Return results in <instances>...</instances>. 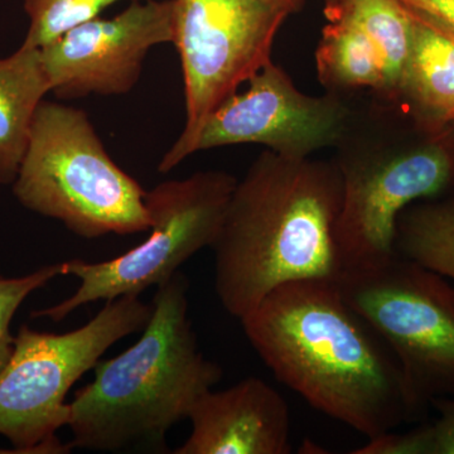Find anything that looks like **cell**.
<instances>
[{"label": "cell", "instance_id": "obj_21", "mask_svg": "<svg viewBox=\"0 0 454 454\" xmlns=\"http://www.w3.org/2000/svg\"><path fill=\"white\" fill-rule=\"evenodd\" d=\"M413 16L454 35V0H399Z\"/></svg>", "mask_w": 454, "mask_h": 454}, {"label": "cell", "instance_id": "obj_18", "mask_svg": "<svg viewBox=\"0 0 454 454\" xmlns=\"http://www.w3.org/2000/svg\"><path fill=\"white\" fill-rule=\"evenodd\" d=\"M121 0H23L29 27L22 44L42 49ZM145 2V0H130Z\"/></svg>", "mask_w": 454, "mask_h": 454}, {"label": "cell", "instance_id": "obj_3", "mask_svg": "<svg viewBox=\"0 0 454 454\" xmlns=\"http://www.w3.org/2000/svg\"><path fill=\"white\" fill-rule=\"evenodd\" d=\"M188 286L179 271L160 284L138 342L98 361L94 380L76 391L68 403L73 450L166 452L168 430L221 380L188 318Z\"/></svg>", "mask_w": 454, "mask_h": 454}, {"label": "cell", "instance_id": "obj_20", "mask_svg": "<svg viewBox=\"0 0 454 454\" xmlns=\"http://www.w3.org/2000/svg\"><path fill=\"white\" fill-rule=\"evenodd\" d=\"M59 276H65L64 262L46 265L25 277L0 276V372L13 354L14 336L11 333V322L20 304L31 293Z\"/></svg>", "mask_w": 454, "mask_h": 454}, {"label": "cell", "instance_id": "obj_12", "mask_svg": "<svg viewBox=\"0 0 454 454\" xmlns=\"http://www.w3.org/2000/svg\"><path fill=\"white\" fill-rule=\"evenodd\" d=\"M188 419L192 432L175 454H288L291 418L284 397L250 376L229 389L208 390Z\"/></svg>", "mask_w": 454, "mask_h": 454}, {"label": "cell", "instance_id": "obj_14", "mask_svg": "<svg viewBox=\"0 0 454 454\" xmlns=\"http://www.w3.org/2000/svg\"><path fill=\"white\" fill-rule=\"evenodd\" d=\"M51 92L41 49L0 59V184H12L28 148L35 113Z\"/></svg>", "mask_w": 454, "mask_h": 454}, {"label": "cell", "instance_id": "obj_1", "mask_svg": "<svg viewBox=\"0 0 454 454\" xmlns=\"http://www.w3.org/2000/svg\"><path fill=\"white\" fill-rule=\"evenodd\" d=\"M240 321L278 380L367 441L428 414L394 352L336 280L284 284Z\"/></svg>", "mask_w": 454, "mask_h": 454}, {"label": "cell", "instance_id": "obj_2", "mask_svg": "<svg viewBox=\"0 0 454 454\" xmlns=\"http://www.w3.org/2000/svg\"><path fill=\"white\" fill-rule=\"evenodd\" d=\"M340 203L333 160L262 152L236 184L211 247L223 309L241 319L284 284L336 280Z\"/></svg>", "mask_w": 454, "mask_h": 454}, {"label": "cell", "instance_id": "obj_5", "mask_svg": "<svg viewBox=\"0 0 454 454\" xmlns=\"http://www.w3.org/2000/svg\"><path fill=\"white\" fill-rule=\"evenodd\" d=\"M12 186L20 205L82 239L151 230L145 191L114 162L77 107L42 101Z\"/></svg>", "mask_w": 454, "mask_h": 454}, {"label": "cell", "instance_id": "obj_17", "mask_svg": "<svg viewBox=\"0 0 454 454\" xmlns=\"http://www.w3.org/2000/svg\"><path fill=\"white\" fill-rule=\"evenodd\" d=\"M395 252L454 280V201L408 206L397 219Z\"/></svg>", "mask_w": 454, "mask_h": 454}, {"label": "cell", "instance_id": "obj_15", "mask_svg": "<svg viewBox=\"0 0 454 454\" xmlns=\"http://www.w3.org/2000/svg\"><path fill=\"white\" fill-rule=\"evenodd\" d=\"M328 20L357 27L373 44L384 66V100L397 103L411 44V14L399 0H333L325 5Z\"/></svg>", "mask_w": 454, "mask_h": 454}, {"label": "cell", "instance_id": "obj_16", "mask_svg": "<svg viewBox=\"0 0 454 454\" xmlns=\"http://www.w3.org/2000/svg\"><path fill=\"white\" fill-rule=\"evenodd\" d=\"M317 74L327 92L343 95L370 89L382 98L387 90L384 66L369 38L346 20H330L316 51Z\"/></svg>", "mask_w": 454, "mask_h": 454}, {"label": "cell", "instance_id": "obj_11", "mask_svg": "<svg viewBox=\"0 0 454 454\" xmlns=\"http://www.w3.org/2000/svg\"><path fill=\"white\" fill-rule=\"evenodd\" d=\"M173 37L175 0L133 2L110 20H88L42 47L51 92L59 100L129 94L149 51Z\"/></svg>", "mask_w": 454, "mask_h": 454}, {"label": "cell", "instance_id": "obj_7", "mask_svg": "<svg viewBox=\"0 0 454 454\" xmlns=\"http://www.w3.org/2000/svg\"><path fill=\"white\" fill-rule=\"evenodd\" d=\"M303 0H175V37L184 73L186 124L158 164L170 172L190 155L217 107L271 61L286 18Z\"/></svg>", "mask_w": 454, "mask_h": 454}, {"label": "cell", "instance_id": "obj_19", "mask_svg": "<svg viewBox=\"0 0 454 454\" xmlns=\"http://www.w3.org/2000/svg\"><path fill=\"white\" fill-rule=\"evenodd\" d=\"M430 406L438 411L434 423L396 434L390 432L369 439L358 454H454V399L437 397Z\"/></svg>", "mask_w": 454, "mask_h": 454}, {"label": "cell", "instance_id": "obj_22", "mask_svg": "<svg viewBox=\"0 0 454 454\" xmlns=\"http://www.w3.org/2000/svg\"><path fill=\"white\" fill-rule=\"evenodd\" d=\"M331 2H333V0H325V4H327V3H331Z\"/></svg>", "mask_w": 454, "mask_h": 454}, {"label": "cell", "instance_id": "obj_6", "mask_svg": "<svg viewBox=\"0 0 454 454\" xmlns=\"http://www.w3.org/2000/svg\"><path fill=\"white\" fill-rule=\"evenodd\" d=\"M153 307L139 295L106 301L89 324L56 334L20 327L13 354L0 372V434L17 453L66 454L57 430L67 426L66 403L74 382L97 366L114 343L145 330Z\"/></svg>", "mask_w": 454, "mask_h": 454}, {"label": "cell", "instance_id": "obj_13", "mask_svg": "<svg viewBox=\"0 0 454 454\" xmlns=\"http://www.w3.org/2000/svg\"><path fill=\"white\" fill-rule=\"evenodd\" d=\"M411 20V52L397 103L423 127L446 130L454 125V35L413 14Z\"/></svg>", "mask_w": 454, "mask_h": 454}, {"label": "cell", "instance_id": "obj_10", "mask_svg": "<svg viewBox=\"0 0 454 454\" xmlns=\"http://www.w3.org/2000/svg\"><path fill=\"white\" fill-rule=\"evenodd\" d=\"M247 82V91L227 98L205 122L195 153L219 146L260 145L283 157L309 158L339 145L356 113L343 95L303 94L273 61Z\"/></svg>", "mask_w": 454, "mask_h": 454}, {"label": "cell", "instance_id": "obj_9", "mask_svg": "<svg viewBox=\"0 0 454 454\" xmlns=\"http://www.w3.org/2000/svg\"><path fill=\"white\" fill-rule=\"evenodd\" d=\"M340 294L387 342L424 405L454 396V286L395 253L348 268Z\"/></svg>", "mask_w": 454, "mask_h": 454}, {"label": "cell", "instance_id": "obj_4", "mask_svg": "<svg viewBox=\"0 0 454 454\" xmlns=\"http://www.w3.org/2000/svg\"><path fill=\"white\" fill-rule=\"evenodd\" d=\"M404 107L378 98L356 109L333 163L342 182L336 243L342 270L395 254L399 215L418 200L434 199L454 184V149L446 130L408 139ZM342 273V271H340Z\"/></svg>", "mask_w": 454, "mask_h": 454}, {"label": "cell", "instance_id": "obj_8", "mask_svg": "<svg viewBox=\"0 0 454 454\" xmlns=\"http://www.w3.org/2000/svg\"><path fill=\"white\" fill-rule=\"evenodd\" d=\"M236 184L225 170H202L157 184L145 195L149 238L106 262H65V276L77 278L79 288L61 303L33 312V318L61 322L85 304L140 295L167 282L188 259L212 247Z\"/></svg>", "mask_w": 454, "mask_h": 454}, {"label": "cell", "instance_id": "obj_23", "mask_svg": "<svg viewBox=\"0 0 454 454\" xmlns=\"http://www.w3.org/2000/svg\"><path fill=\"white\" fill-rule=\"evenodd\" d=\"M453 128H454V125H453Z\"/></svg>", "mask_w": 454, "mask_h": 454}]
</instances>
